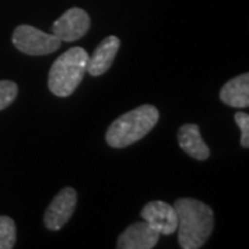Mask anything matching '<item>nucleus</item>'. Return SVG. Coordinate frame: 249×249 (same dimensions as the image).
I'll return each mask as SVG.
<instances>
[{
    "label": "nucleus",
    "instance_id": "f257e3e1",
    "mask_svg": "<svg viewBox=\"0 0 249 249\" xmlns=\"http://www.w3.org/2000/svg\"><path fill=\"white\" fill-rule=\"evenodd\" d=\"M178 214V244L183 249H199L213 230V211L196 198H178L173 205Z\"/></svg>",
    "mask_w": 249,
    "mask_h": 249
},
{
    "label": "nucleus",
    "instance_id": "f03ea898",
    "mask_svg": "<svg viewBox=\"0 0 249 249\" xmlns=\"http://www.w3.org/2000/svg\"><path fill=\"white\" fill-rule=\"evenodd\" d=\"M160 119V111L154 106L144 104L116 118L109 124L106 140L112 148H124L151 132Z\"/></svg>",
    "mask_w": 249,
    "mask_h": 249
},
{
    "label": "nucleus",
    "instance_id": "7ed1b4c3",
    "mask_svg": "<svg viewBox=\"0 0 249 249\" xmlns=\"http://www.w3.org/2000/svg\"><path fill=\"white\" fill-rule=\"evenodd\" d=\"M89 54L83 47H72L61 54L49 72V89L57 97H70L78 89L88 70Z\"/></svg>",
    "mask_w": 249,
    "mask_h": 249
},
{
    "label": "nucleus",
    "instance_id": "20e7f679",
    "mask_svg": "<svg viewBox=\"0 0 249 249\" xmlns=\"http://www.w3.org/2000/svg\"><path fill=\"white\" fill-rule=\"evenodd\" d=\"M13 45L28 55H46L60 49L61 40L53 34H46L32 25H19L13 32Z\"/></svg>",
    "mask_w": 249,
    "mask_h": 249
},
{
    "label": "nucleus",
    "instance_id": "39448f33",
    "mask_svg": "<svg viewBox=\"0 0 249 249\" xmlns=\"http://www.w3.org/2000/svg\"><path fill=\"white\" fill-rule=\"evenodd\" d=\"M78 202V194L72 187H64L61 191L54 196L53 201L46 209L45 222L46 229L52 231H58L67 224L75 212Z\"/></svg>",
    "mask_w": 249,
    "mask_h": 249
},
{
    "label": "nucleus",
    "instance_id": "423d86ee",
    "mask_svg": "<svg viewBox=\"0 0 249 249\" xmlns=\"http://www.w3.org/2000/svg\"><path fill=\"white\" fill-rule=\"evenodd\" d=\"M90 29L89 14L83 9L72 7L55 19L52 34L61 42H75L86 35Z\"/></svg>",
    "mask_w": 249,
    "mask_h": 249
},
{
    "label": "nucleus",
    "instance_id": "0eeeda50",
    "mask_svg": "<svg viewBox=\"0 0 249 249\" xmlns=\"http://www.w3.org/2000/svg\"><path fill=\"white\" fill-rule=\"evenodd\" d=\"M142 220L147 222L154 230L163 234L172 235L178 231V214L175 208L163 201H151L142 209Z\"/></svg>",
    "mask_w": 249,
    "mask_h": 249
},
{
    "label": "nucleus",
    "instance_id": "6e6552de",
    "mask_svg": "<svg viewBox=\"0 0 249 249\" xmlns=\"http://www.w3.org/2000/svg\"><path fill=\"white\" fill-rule=\"evenodd\" d=\"M160 232L147 222L133 223L116 241L118 249H151L160 241Z\"/></svg>",
    "mask_w": 249,
    "mask_h": 249
},
{
    "label": "nucleus",
    "instance_id": "1a4fd4ad",
    "mask_svg": "<svg viewBox=\"0 0 249 249\" xmlns=\"http://www.w3.org/2000/svg\"><path fill=\"white\" fill-rule=\"evenodd\" d=\"M119 47H121V40L118 36L111 35L106 37L97 46L94 53L91 54V57L88 61L86 72H89V75L91 76H100V75L106 73L115 60V55L118 54Z\"/></svg>",
    "mask_w": 249,
    "mask_h": 249
},
{
    "label": "nucleus",
    "instance_id": "9d476101",
    "mask_svg": "<svg viewBox=\"0 0 249 249\" xmlns=\"http://www.w3.org/2000/svg\"><path fill=\"white\" fill-rule=\"evenodd\" d=\"M178 145L183 151L191 158L198 160H205L209 158L211 150L204 142L199 127L196 124H183L178 132Z\"/></svg>",
    "mask_w": 249,
    "mask_h": 249
},
{
    "label": "nucleus",
    "instance_id": "9b49d317",
    "mask_svg": "<svg viewBox=\"0 0 249 249\" xmlns=\"http://www.w3.org/2000/svg\"><path fill=\"white\" fill-rule=\"evenodd\" d=\"M220 100L229 107L248 108L249 73H242L229 80L220 90Z\"/></svg>",
    "mask_w": 249,
    "mask_h": 249
},
{
    "label": "nucleus",
    "instance_id": "f8f14e48",
    "mask_svg": "<svg viewBox=\"0 0 249 249\" xmlns=\"http://www.w3.org/2000/svg\"><path fill=\"white\" fill-rule=\"evenodd\" d=\"M17 240L16 223L9 216H0V249H13Z\"/></svg>",
    "mask_w": 249,
    "mask_h": 249
},
{
    "label": "nucleus",
    "instance_id": "ddd939ff",
    "mask_svg": "<svg viewBox=\"0 0 249 249\" xmlns=\"http://www.w3.org/2000/svg\"><path fill=\"white\" fill-rule=\"evenodd\" d=\"M18 86L11 80H0V111L7 108L17 98Z\"/></svg>",
    "mask_w": 249,
    "mask_h": 249
},
{
    "label": "nucleus",
    "instance_id": "4468645a",
    "mask_svg": "<svg viewBox=\"0 0 249 249\" xmlns=\"http://www.w3.org/2000/svg\"><path fill=\"white\" fill-rule=\"evenodd\" d=\"M235 124H238L241 130V145L244 148L249 147V115L244 111H240L234 115Z\"/></svg>",
    "mask_w": 249,
    "mask_h": 249
}]
</instances>
